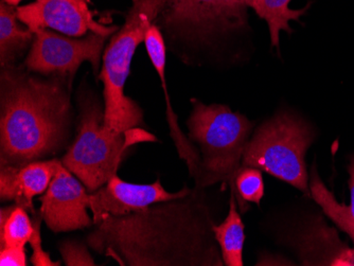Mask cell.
I'll list each match as a JSON object with an SVG mask.
<instances>
[{"label": "cell", "instance_id": "8992f818", "mask_svg": "<svg viewBox=\"0 0 354 266\" xmlns=\"http://www.w3.org/2000/svg\"><path fill=\"white\" fill-rule=\"evenodd\" d=\"M314 138L307 122L280 113L257 129L246 144L242 166L259 169L309 196L306 154Z\"/></svg>", "mask_w": 354, "mask_h": 266}, {"label": "cell", "instance_id": "9c48e42d", "mask_svg": "<svg viewBox=\"0 0 354 266\" xmlns=\"http://www.w3.org/2000/svg\"><path fill=\"white\" fill-rule=\"evenodd\" d=\"M19 21L35 33L37 29L55 30L61 35L82 37L88 33L113 37L116 26H104L93 19L88 0H35L16 8Z\"/></svg>", "mask_w": 354, "mask_h": 266}, {"label": "cell", "instance_id": "5bb4252c", "mask_svg": "<svg viewBox=\"0 0 354 266\" xmlns=\"http://www.w3.org/2000/svg\"><path fill=\"white\" fill-rule=\"evenodd\" d=\"M16 8L1 0L0 3V65L14 66L33 43L35 33L19 25Z\"/></svg>", "mask_w": 354, "mask_h": 266}, {"label": "cell", "instance_id": "5b68a950", "mask_svg": "<svg viewBox=\"0 0 354 266\" xmlns=\"http://www.w3.org/2000/svg\"><path fill=\"white\" fill-rule=\"evenodd\" d=\"M189 118V138L201 149L198 188L223 182L234 191V176L242 164L252 123L226 105H205L193 101Z\"/></svg>", "mask_w": 354, "mask_h": 266}, {"label": "cell", "instance_id": "9a60e30c", "mask_svg": "<svg viewBox=\"0 0 354 266\" xmlns=\"http://www.w3.org/2000/svg\"><path fill=\"white\" fill-rule=\"evenodd\" d=\"M236 196L230 192V211L220 225H212L214 239L220 246L223 263L227 266H243L245 243L244 224L239 214Z\"/></svg>", "mask_w": 354, "mask_h": 266}, {"label": "cell", "instance_id": "e0dca14e", "mask_svg": "<svg viewBox=\"0 0 354 266\" xmlns=\"http://www.w3.org/2000/svg\"><path fill=\"white\" fill-rule=\"evenodd\" d=\"M238 207L242 213L248 209V202L260 205L264 196V182L259 169L241 164L234 176V191Z\"/></svg>", "mask_w": 354, "mask_h": 266}, {"label": "cell", "instance_id": "ffe728a7", "mask_svg": "<svg viewBox=\"0 0 354 266\" xmlns=\"http://www.w3.org/2000/svg\"><path fill=\"white\" fill-rule=\"evenodd\" d=\"M41 218L39 213V218L35 220V231L30 239V245H31L33 253H32L31 262L35 266H59V262L53 261L50 259L49 254L46 253L41 246Z\"/></svg>", "mask_w": 354, "mask_h": 266}, {"label": "cell", "instance_id": "8fae6325", "mask_svg": "<svg viewBox=\"0 0 354 266\" xmlns=\"http://www.w3.org/2000/svg\"><path fill=\"white\" fill-rule=\"evenodd\" d=\"M190 193L188 188L171 193L165 189L160 180L149 184H131L116 174L104 186L89 194V209L93 212V223L98 224L104 216H127L157 202L177 200Z\"/></svg>", "mask_w": 354, "mask_h": 266}, {"label": "cell", "instance_id": "603a6c76", "mask_svg": "<svg viewBox=\"0 0 354 266\" xmlns=\"http://www.w3.org/2000/svg\"><path fill=\"white\" fill-rule=\"evenodd\" d=\"M3 1L9 3V5L13 6V7H15V6H19L23 0H3Z\"/></svg>", "mask_w": 354, "mask_h": 266}, {"label": "cell", "instance_id": "277c9868", "mask_svg": "<svg viewBox=\"0 0 354 266\" xmlns=\"http://www.w3.org/2000/svg\"><path fill=\"white\" fill-rule=\"evenodd\" d=\"M164 3L165 0H133L124 25L111 37L103 53L99 77L104 86V125L111 130L124 133L142 124V111L125 96V83L135 51L145 41L147 30L156 21Z\"/></svg>", "mask_w": 354, "mask_h": 266}, {"label": "cell", "instance_id": "ba28073f", "mask_svg": "<svg viewBox=\"0 0 354 266\" xmlns=\"http://www.w3.org/2000/svg\"><path fill=\"white\" fill-rule=\"evenodd\" d=\"M107 39L93 32L73 37L41 28L35 32L25 67L37 75H59L73 80L80 66L89 61L93 71L98 73Z\"/></svg>", "mask_w": 354, "mask_h": 266}, {"label": "cell", "instance_id": "7a4b0ae2", "mask_svg": "<svg viewBox=\"0 0 354 266\" xmlns=\"http://www.w3.org/2000/svg\"><path fill=\"white\" fill-rule=\"evenodd\" d=\"M71 81L15 65L1 68V164L24 166L64 148L71 132Z\"/></svg>", "mask_w": 354, "mask_h": 266}, {"label": "cell", "instance_id": "6da1fadb", "mask_svg": "<svg viewBox=\"0 0 354 266\" xmlns=\"http://www.w3.org/2000/svg\"><path fill=\"white\" fill-rule=\"evenodd\" d=\"M87 244L122 266L222 265L202 198H185L95 224Z\"/></svg>", "mask_w": 354, "mask_h": 266}, {"label": "cell", "instance_id": "d6986e66", "mask_svg": "<svg viewBox=\"0 0 354 266\" xmlns=\"http://www.w3.org/2000/svg\"><path fill=\"white\" fill-rule=\"evenodd\" d=\"M59 253L67 266H95V260L86 246L77 241H65L59 244Z\"/></svg>", "mask_w": 354, "mask_h": 266}, {"label": "cell", "instance_id": "52a82bcc", "mask_svg": "<svg viewBox=\"0 0 354 266\" xmlns=\"http://www.w3.org/2000/svg\"><path fill=\"white\" fill-rule=\"evenodd\" d=\"M248 8L246 0H165L156 21L174 37L203 43L244 27Z\"/></svg>", "mask_w": 354, "mask_h": 266}, {"label": "cell", "instance_id": "7402d4cb", "mask_svg": "<svg viewBox=\"0 0 354 266\" xmlns=\"http://www.w3.org/2000/svg\"><path fill=\"white\" fill-rule=\"evenodd\" d=\"M330 265L354 266V248H343L330 262Z\"/></svg>", "mask_w": 354, "mask_h": 266}, {"label": "cell", "instance_id": "4fadbf2b", "mask_svg": "<svg viewBox=\"0 0 354 266\" xmlns=\"http://www.w3.org/2000/svg\"><path fill=\"white\" fill-rule=\"evenodd\" d=\"M349 173L350 204L345 205L336 200L335 196L327 189V187L320 180L315 170L311 174V196L324 213L337 226L339 230L348 234L354 244V155L350 158V164L347 167Z\"/></svg>", "mask_w": 354, "mask_h": 266}, {"label": "cell", "instance_id": "ac0fdd59", "mask_svg": "<svg viewBox=\"0 0 354 266\" xmlns=\"http://www.w3.org/2000/svg\"><path fill=\"white\" fill-rule=\"evenodd\" d=\"M35 231V224L32 223L27 209L16 205L6 223L0 226V246H15L25 247L30 242Z\"/></svg>", "mask_w": 354, "mask_h": 266}, {"label": "cell", "instance_id": "2e32d148", "mask_svg": "<svg viewBox=\"0 0 354 266\" xmlns=\"http://www.w3.org/2000/svg\"><path fill=\"white\" fill-rule=\"evenodd\" d=\"M291 0H246L248 8L254 10L260 19L268 23L270 30V43L272 47L279 50L280 32L292 33L290 21H299L307 10L310 3L304 9L293 10L288 7Z\"/></svg>", "mask_w": 354, "mask_h": 266}, {"label": "cell", "instance_id": "44dd1931", "mask_svg": "<svg viewBox=\"0 0 354 266\" xmlns=\"http://www.w3.org/2000/svg\"><path fill=\"white\" fill-rule=\"evenodd\" d=\"M0 265L1 266H26L25 247H15V246H6L0 251Z\"/></svg>", "mask_w": 354, "mask_h": 266}, {"label": "cell", "instance_id": "3957f363", "mask_svg": "<svg viewBox=\"0 0 354 266\" xmlns=\"http://www.w3.org/2000/svg\"><path fill=\"white\" fill-rule=\"evenodd\" d=\"M79 120L77 138L61 162L89 192L116 175L127 148L157 142L154 135L140 129L120 133L105 126L104 107L93 96H81Z\"/></svg>", "mask_w": 354, "mask_h": 266}, {"label": "cell", "instance_id": "7c38bea8", "mask_svg": "<svg viewBox=\"0 0 354 266\" xmlns=\"http://www.w3.org/2000/svg\"><path fill=\"white\" fill-rule=\"evenodd\" d=\"M61 160L32 162L24 166L1 164L0 169V198L14 200L29 211L35 212L33 198L47 191L57 174Z\"/></svg>", "mask_w": 354, "mask_h": 266}, {"label": "cell", "instance_id": "30bf717a", "mask_svg": "<svg viewBox=\"0 0 354 266\" xmlns=\"http://www.w3.org/2000/svg\"><path fill=\"white\" fill-rule=\"evenodd\" d=\"M81 182L62 164L41 196V216L53 232L83 229L93 223L87 212L88 190Z\"/></svg>", "mask_w": 354, "mask_h": 266}]
</instances>
